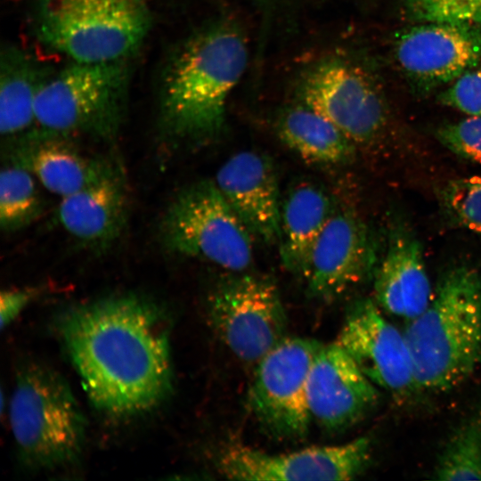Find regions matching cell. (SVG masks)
I'll use <instances>...</instances> for the list:
<instances>
[{
    "mask_svg": "<svg viewBox=\"0 0 481 481\" xmlns=\"http://www.w3.org/2000/svg\"><path fill=\"white\" fill-rule=\"evenodd\" d=\"M37 295L35 289H12L0 294L1 328L8 326Z\"/></svg>",
    "mask_w": 481,
    "mask_h": 481,
    "instance_id": "cell-29",
    "label": "cell"
},
{
    "mask_svg": "<svg viewBox=\"0 0 481 481\" xmlns=\"http://www.w3.org/2000/svg\"><path fill=\"white\" fill-rule=\"evenodd\" d=\"M379 399L378 387L338 344L322 345L307 379L312 420L328 432L341 431L362 420Z\"/></svg>",
    "mask_w": 481,
    "mask_h": 481,
    "instance_id": "cell-13",
    "label": "cell"
},
{
    "mask_svg": "<svg viewBox=\"0 0 481 481\" xmlns=\"http://www.w3.org/2000/svg\"><path fill=\"white\" fill-rule=\"evenodd\" d=\"M373 288L379 308L408 322L419 316L432 299L420 242L403 221L390 224L386 254L376 271Z\"/></svg>",
    "mask_w": 481,
    "mask_h": 481,
    "instance_id": "cell-18",
    "label": "cell"
},
{
    "mask_svg": "<svg viewBox=\"0 0 481 481\" xmlns=\"http://www.w3.org/2000/svg\"><path fill=\"white\" fill-rule=\"evenodd\" d=\"M301 103L316 111L355 144L371 143L387 123L386 105L359 69L338 58L315 64L299 85Z\"/></svg>",
    "mask_w": 481,
    "mask_h": 481,
    "instance_id": "cell-10",
    "label": "cell"
},
{
    "mask_svg": "<svg viewBox=\"0 0 481 481\" xmlns=\"http://www.w3.org/2000/svg\"><path fill=\"white\" fill-rule=\"evenodd\" d=\"M440 102L470 116L481 118V65L465 71L439 95Z\"/></svg>",
    "mask_w": 481,
    "mask_h": 481,
    "instance_id": "cell-28",
    "label": "cell"
},
{
    "mask_svg": "<svg viewBox=\"0 0 481 481\" xmlns=\"http://www.w3.org/2000/svg\"><path fill=\"white\" fill-rule=\"evenodd\" d=\"M395 56L416 85L430 89L454 81L481 60V36L473 28L420 23L401 31Z\"/></svg>",
    "mask_w": 481,
    "mask_h": 481,
    "instance_id": "cell-15",
    "label": "cell"
},
{
    "mask_svg": "<svg viewBox=\"0 0 481 481\" xmlns=\"http://www.w3.org/2000/svg\"><path fill=\"white\" fill-rule=\"evenodd\" d=\"M9 420L20 457L29 467H64L82 452L84 414L69 384L45 365L30 363L17 374Z\"/></svg>",
    "mask_w": 481,
    "mask_h": 481,
    "instance_id": "cell-6",
    "label": "cell"
},
{
    "mask_svg": "<svg viewBox=\"0 0 481 481\" xmlns=\"http://www.w3.org/2000/svg\"><path fill=\"white\" fill-rule=\"evenodd\" d=\"M434 478L481 480V406L446 443L436 461Z\"/></svg>",
    "mask_w": 481,
    "mask_h": 481,
    "instance_id": "cell-24",
    "label": "cell"
},
{
    "mask_svg": "<svg viewBox=\"0 0 481 481\" xmlns=\"http://www.w3.org/2000/svg\"><path fill=\"white\" fill-rule=\"evenodd\" d=\"M53 68L15 44L0 52V132L9 140L36 127V102L45 78Z\"/></svg>",
    "mask_w": 481,
    "mask_h": 481,
    "instance_id": "cell-20",
    "label": "cell"
},
{
    "mask_svg": "<svg viewBox=\"0 0 481 481\" xmlns=\"http://www.w3.org/2000/svg\"><path fill=\"white\" fill-rule=\"evenodd\" d=\"M331 201L319 186L302 183L281 202L280 255L284 267L304 277L316 240L333 213Z\"/></svg>",
    "mask_w": 481,
    "mask_h": 481,
    "instance_id": "cell-21",
    "label": "cell"
},
{
    "mask_svg": "<svg viewBox=\"0 0 481 481\" xmlns=\"http://www.w3.org/2000/svg\"><path fill=\"white\" fill-rule=\"evenodd\" d=\"M437 140L462 159L481 164V118L470 117L440 126Z\"/></svg>",
    "mask_w": 481,
    "mask_h": 481,
    "instance_id": "cell-27",
    "label": "cell"
},
{
    "mask_svg": "<svg viewBox=\"0 0 481 481\" xmlns=\"http://www.w3.org/2000/svg\"><path fill=\"white\" fill-rule=\"evenodd\" d=\"M322 345L312 338L285 337L256 364L249 404L271 436L295 440L306 436L312 421L307 379Z\"/></svg>",
    "mask_w": 481,
    "mask_h": 481,
    "instance_id": "cell-9",
    "label": "cell"
},
{
    "mask_svg": "<svg viewBox=\"0 0 481 481\" xmlns=\"http://www.w3.org/2000/svg\"><path fill=\"white\" fill-rule=\"evenodd\" d=\"M405 8L419 23L481 27V0H405Z\"/></svg>",
    "mask_w": 481,
    "mask_h": 481,
    "instance_id": "cell-26",
    "label": "cell"
},
{
    "mask_svg": "<svg viewBox=\"0 0 481 481\" xmlns=\"http://www.w3.org/2000/svg\"><path fill=\"white\" fill-rule=\"evenodd\" d=\"M60 332L100 412L131 417L156 408L170 395L167 320L151 299L122 294L74 306L61 319Z\"/></svg>",
    "mask_w": 481,
    "mask_h": 481,
    "instance_id": "cell-1",
    "label": "cell"
},
{
    "mask_svg": "<svg viewBox=\"0 0 481 481\" xmlns=\"http://www.w3.org/2000/svg\"><path fill=\"white\" fill-rule=\"evenodd\" d=\"M208 317L222 342L247 363L257 364L287 337L281 294L265 277L240 274L219 282L209 295Z\"/></svg>",
    "mask_w": 481,
    "mask_h": 481,
    "instance_id": "cell-8",
    "label": "cell"
},
{
    "mask_svg": "<svg viewBox=\"0 0 481 481\" xmlns=\"http://www.w3.org/2000/svg\"><path fill=\"white\" fill-rule=\"evenodd\" d=\"M129 204L124 167L112 159L95 180L61 198L55 217L78 243L101 251L112 246L125 231Z\"/></svg>",
    "mask_w": 481,
    "mask_h": 481,
    "instance_id": "cell-16",
    "label": "cell"
},
{
    "mask_svg": "<svg viewBox=\"0 0 481 481\" xmlns=\"http://www.w3.org/2000/svg\"><path fill=\"white\" fill-rule=\"evenodd\" d=\"M71 139L36 126L11 140L7 161L29 171L47 191L65 197L95 180L112 160L83 154Z\"/></svg>",
    "mask_w": 481,
    "mask_h": 481,
    "instance_id": "cell-19",
    "label": "cell"
},
{
    "mask_svg": "<svg viewBox=\"0 0 481 481\" xmlns=\"http://www.w3.org/2000/svg\"><path fill=\"white\" fill-rule=\"evenodd\" d=\"M37 40L77 61L130 59L150 32L148 0H33Z\"/></svg>",
    "mask_w": 481,
    "mask_h": 481,
    "instance_id": "cell-4",
    "label": "cell"
},
{
    "mask_svg": "<svg viewBox=\"0 0 481 481\" xmlns=\"http://www.w3.org/2000/svg\"><path fill=\"white\" fill-rule=\"evenodd\" d=\"M276 131L288 148L311 163L338 165L354 156L355 143L328 119L303 103L281 113Z\"/></svg>",
    "mask_w": 481,
    "mask_h": 481,
    "instance_id": "cell-22",
    "label": "cell"
},
{
    "mask_svg": "<svg viewBox=\"0 0 481 481\" xmlns=\"http://www.w3.org/2000/svg\"><path fill=\"white\" fill-rule=\"evenodd\" d=\"M159 235L170 252L232 272L244 271L253 261V234L214 180L192 183L173 198Z\"/></svg>",
    "mask_w": 481,
    "mask_h": 481,
    "instance_id": "cell-7",
    "label": "cell"
},
{
    "mask_svg": "<svg viewBox=\"0 0 481 481\" xmlns=\"http://www.w3.org/2000/svg\"><path fill=\"white\" fill-rule=\"evenodd\" d=\"M334 342L378 387L395 395L417 388L404 334L384 317L374 300L361 298L349 306Z\"/></svg>",
    "mask_w": 481,
    "mask_h": 481,
    "instance_id": "cell-12",
    "label": "cell"
},
{
    "mask_svg": "<svg viewBox=\"0 0 481 481\" xmlns=\"http://www.w3.org/2000/svg\"><path fill=\"white\" fill-rule=\"evenodd\" d=\"M214 181L253 236L267 244L279 242L281 202L277 174L266 156L237 152L222 164Z\"/></svg>",
    "mask_w": 481,
    "mask_h": 481,
    "instance_id": "cell-17",
    "label": "cell"
},
{
    "mask_svg": "<svg viewBox=\"0 0 481 481\" xmlns=\"http://www.w3.org/2000/svg\"><path fill=\"white\" fill-rule=\"evenodd\" d=\"M436 196L451 224L481 235V177L449 180L437 188Z\"/></svg>",
    "mask_w": 481,
    "mask_h": 481,
    "instance_id": "cell-25",
    "label": "cell"
},
{
    "mask_svg": "<svg viewBox=\"0 0 481 481\" xmlns=\"http://www.w3.org/2000/svg\"><path fill=\"white\" fill-rule=\"evenodd\" d=\"M247 61L243 34L228 20L187 38L167 61L159 80L158 123L164 138L201 143L219 135L228 97Z\"/></svg>",
    "mask_w": 481,
    "mask_h": 481,
    "instance_id": "cell-2",
    "label": "cell"
},
{
    "mask_svg": "<svg viewBox=\"0 0 481 481\" xmlns=\"http://www.w3.org/2000/svg\"><path fill=\"white\" fill-rule=\"evenodd\" d=\"M417 388L449 391L481 366V275L458 265L440 280L428 307L404 331Z\"/></svg>",
    "mask_w": 481,
    "mask_h": 481,
    "instance_id": "cell-3",
    "label": "cell"
},
{
    "mask_svg": "<svg viewBox=\"0 0 481 481\" xmlns=\"http://www.w3.org/2000/svg\"><path fill=\"white\" fill-rule=\"evenodd\" d=\"M371 454V440L365 436L277 454L233 444L221 451L217 467L233 480H351L368 468Z\"/></svg>",
    "mask_w": 481,
    "mask_h": 481,
    "instance_id": "cell-11",
    "label": "cell"
},
{
    "mask_svg": "<svg viewBox=\"0 0 481 481\" xmlns=\"http://www.w3.org/2000/svg\"><path fill=\"white\" fill-rule=\"evenodd\" d=\"M129 61H71L53 69L37 98L36 126L73 138L116 139L127 111Z\"/></svg>",
    "mask_w": 481,
    "mask_h": 481,
    "instance_id": "cell-5",
    "label": "cell"
},
{
    "mask_svg": "<svg viewBox=\"0 0 481 481\" xmlns=\"http://www.w3.org/2000/svg\"><path fill=\"white\" fill-rule=\"evenodd\" d=\"M375 263L372 237L352 211H333L316 240L303 279L314 298L330 301L362 281Z\"/></svg>",
    "mask_w": 481,
    "mask_h": 481,
    "instance_id": "cell-14",
    "label": "cell"
},
{
    "mask_svg": "<svg viewBox=\"0 0 481 481\" xmlns=\"http://www.w3.org/2000/svg\"><path fill=\"white\" fill-rule=\"evenodd\" d=\"M44 202L37 179L27 169L6 161L0 174V227L14 232L31 224L42 214Z\"/></svg>",
    "mask_w": 481,
    "mask_h": 481,
    "instance_id": "cell-23",
    "label": "cell"
}]
</instances>
